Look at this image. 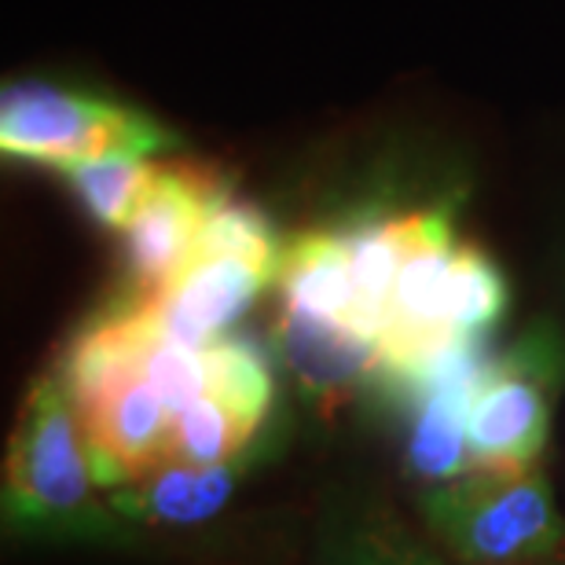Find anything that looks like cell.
Returning a JSON list of instances; mask_svg holds the SVG:
<instances>
[{
  "label": "cell",
  "instance_id": "6da1fadb",
  "mask_svg": "<svg viewBox=\"0 0 565 565\" xmlns=\"http://www.w3.org/2000/svg\"><path fill=\"white\" fill-rule=\"evenodd\" d=\"M0 522L8 540L49 547L129 551L143 536L96 481L60 367L33 382L19 404L0 478Z\"/></svg>",
  "mask_w": 565,
  "mask_h": 565
},
{
  "label": "cell",
  "instance_id": "7a4b0ae2",
  "mask_svg": "<svg viewBox=\"0 0 565 565\" xmlns=\"http://www.w3.org/2000/svg\"><path fill=\"white\" fill-rule=\"evenodd\" d=\"M412 511L451 565H529L565 551V518L544 467H473L415 489Z\"/></svg>",
  "mask_w": 565,
  "mask_h": 565
},
{
  "label": "cell",
  "instance_id": "3957f363",
  "mask_svg": "<svg viewBox=\"0 0 565 565\" xmlns=\"http://www.w3.org/2000/svg\"><path fill=\"white\" fill-rule=\"evenodd\" d=\"M173 137L147 115L118 107L110 99L66 93L55 85L15 82L0 99V147L8 158L71 169L88 158L137 154L151 158Z\"/></svg>",
  "mask_w": 565,
  "mask_h": 565
},
{
  "label": "cell",
  "instance_id": "277c9868",
  "mask_svg": "<svg viewBox=\"0 0 565 565\" xmlns=\"http://www.w3.org/2000/svg\"><path fill=\"white\" fill-rule=\"evenodd\" d=\"M565 382V345L536 323L503 356L489 360L470 404V448L478 467H540Z\"/></svg>",
  "mask_w": 565,
  "mask_h": 565
},
{
  "label": "cell",
  "instance_id": "5b68a950",
  "mask_svg": "<svg viewBox=\"0 0 565 565\" xmlns=\"http://www.w3.org/2000/svg\"><path fill=\"white\" fill-rule=\"evenodd\" d=\"M489 356L481 342H459L408 379H382L401 415V473L415 489L445 484L478 467L470 448V404Z\"/></svg>",
  "mask_w": 565,
  "mask_h": 565
},
{
  "label": "cell",
  "instance_id": "8992f818",
  "mask_svg": "<svg viewBox=\"0 0 565 565\" xmlns=\"http://www.w3.org/2000/svg\"><path fill=\"white\" fill-rule=\"evenodd\" d=\"M456 246L448 210L408 213V250L379 338L382 379L419 375L429 360L462 342L448 327V276Z\"/></svg>",
  "mask_w": 565,
  "mask_h": 565
},
{
  "label": "cell",
  "instance_id": "52a82bcc",
  "mask_svg": "<svg viewBox=\"0 0 565 565\" xmlns=\"http://www.w3.org/2000/svg\"><path fill=\"white\" fill-rule=\"evenodd\" d=\"M228 195L221 177L195 162H162L137 213L121 228L132 287L143 298L162 294L188 268L210 210Z\"/></svg>",
  "mask_w": 565,
  "mask_h": 565
},
{
  "label": "cell",
  "instance_id": "ba28073f",
  "mask_svg": "<svg viewBox=\"0 0 565 565\" xmlns=\"http://www.w3.org/2000/svg\"><path fill=\"white\" fill-rule=\"evenodd\" d=\"M309 565H451L419 522L386 489L364 478H334L316 500Z\"/></svg>",
  "mask_w": 565,
  "mask_h": 565
},
{
  "label": "cell",
  "instance_id": "9c48e42d",
  "mask_svg": "<svg viewBox=\"0 0 565 565\" xmlns=\"http://www.w3.org/2000/svg\"><path fill=\"white\" fill-rule=\"evenodd\" d=\"M279 419H273L262 437L243 456L217 467H184V462H162L154 473L110 492L115 511L137 529V533H184L221 518L239 495V489L265 470L282 451Z\"/></svg>",
  "mask_w": 565,
  "mask_h": 565
},
{
  "label": "cell",
  "instance_id": "30bf717a",
  "mask_svg": "<svg viewBox=\"0 0 565 565\" xmlns=\"http://www.w3.org/2000/svg\"><path fill=\"white\" fill-rule=\"evenodd\" d=\"M276 349L282 367L298 382L301 397L320 412L342 408L360 390L382 382L379 338L356 331L353 323L320 316L301 305L279 301Z\"/></svg>",
  "mask_w": 565,
  "mask_h": 565
},
{
  "label": "cell",
  "instance_id": "8fae6325",
  "mask_svg": "<svg viewBox=\"0 0 565 565\" xmlns=\"http://www.w3.org/2000/svg\"><path fill=\"white\" fill-rule=\"evenodd\" d=\"M273 279V268L243 262V257L195 254L184 273L151 301L166 338L206 353L254 309V301Z\"/></svg>",
  "mask_w": 565,
  "mask_h": 565
},
{
  "label": "cell",
  "instance_id": "7c38bea8",
  "mask_svg": "<svg viewBox=\"0 0 565 565\" xmlns=\"http://www.w3.org/2000/svg\"><path fill=\"white\" fill-rule=\"evenodd\" d=\"M77 419L85 429L93 473L107 492L126 489V484L147 478L162 462H169L173 412L166 408V401L154 393L147 375L115 393L110 401L96 404V408L77 412Z\"/></svg>",
  "mask_w": 565,
  "mask_h": 565
},
{
  "label": "cell",
  "instance_id": "4fadbf2b",
  "mask_svg": "<svg viewBox=\"0 0 565 565\" xmlns=\"http://www.w3.org/2000/svg\"><path fill=\"white\" fill-rule=\"evenodd\" d=\"M279 298L356 327V282L342 232H301L279 246ZM360 331V327H356Z\"/></svg>",
  "mask_w": 565,
  "mask_h": 565
},
{
  "label": "cell",
  "instance_id": "5bb4252c",
  "mask_svg": "<svg viewBox=\"0 0 565 565\" xmlns=\"http://www.w3.org/2000/svg\"><path fill=\"white\" fill-rule=\"evenodd\" d=\"M342 239L349 246V265H353L356 282V327L371 338H382L404 250H408V213L356 224L353 232H342Z\"/></svg>",
  "mask_w": 565,
  "mask_h": 565
},
{
  "label": "cell",
  "instance_id": "9a60e30c",
  "mask_svg": "<svg viewBox=\"0 0 565 565\" xmlns=\"http://www.w3.org/2000/svg\"><path fill=\"white\" fill-rule=\"evenodd\" d=\"M202 356H206L213 401H221L250 429H265L276 419V371L262 345L239 334H224Z\"/></svg>",
  "mask_w": 565,
  "mask_h": 565
},
{
  "label": "cell",
  "instance_id": "2e32d148",
  "mask_svg": "<svg viewBox=\"0 0 565 565\" xmlns=\"http://www.w3.org/2000/svg\"><path fill=\"white\" fill-rule=\"evenodd\" d=\"M511 287L500 265L470 243L456 246L448 276V327L462 342H481L507 316Z\"/></svg>",
  "mask_w": 565,
  "mask_h": 565
},
{
  "label": "cell",
  "instance_id": "e0dca14e",
  "mask_svg": "<svg viewBox=\"0 0 565 565\" xmlns=\"http://www.w3.org/2000/svg\"><path fill=\"white\" fill-rule=\"evenodd\" d=\"M66 184L85 206V213L104 228H126L137 213L147 184L154 177V162L137 154H104L63 169Z\"/></svg>",
  "mask_w": 565,
  "mask_h": 565
},
{
  "label": "cell",
  "instance_id": "ac0fdd59",
  "mask_svg": "<svg viewBox=\"0 0 565 565\" xmlns=\"http://www.w3.org/2000/svg\"><path fill=\"white\" fill-rule=\"evenodd\" d=\"M262 429H250L243 419L213 401L210 393L188 404L184 412L173 415L169 426V462H184V467H217L235 456H243Z\"/></svg>",
  "mask_w": 565,
  "mask_h": 565
},
{
  "label": "cell",
  "instance_id": "d6986e66",
  "mask_svg": "<svg viewBox=\"0 0 565 565\" xmlns=\"http://www.w3.org/2000/svg\"><path fill=\"white\" fill-rule=\"evenodd\" d=\"M279 239L273 224L250 202H235L224 195L217 206L210 210L206 224H202L195 254H213V257H243V262L265 265L276 273L279 262ZM191 254V257H195Z\"/></svg>",
  "mask_w": 565,
  "mask_h": 565
},
{
  "label": "cell",
  "instance_id": "ffe728a7",
  "mask_svg": "<svg viewBox=\"0 0 565 565\" xmlns=\"http://www.w3.org/2000/svg\"><path fill=\"white\" fill-rule=\"evenodd\" d=\"M147 382L154 386L158 397L166 401L169 412H184L188 404H195L199 397L210 393L206 382V356L195 349L173 342V338L158 334L151 353H147Z\"/></svg>",
  "mask_w": 565,
  "mask_h": 565
},
{
  "label": "cell",
  "instance_id": "44dd1931",
  "mask_svg": "<svg viewBox=\"0 0 565 565\" xmlns=\"http://www.w3.org/2000/svg\"><path fill=\"white\" fill-rule=\"evenodd\" d=\"M529 565H565V551H558V555H551V558H540V562H529Z\"/></svg>",
  "mask_w": 565,
  "mask_h": 565
}]
</instances>
